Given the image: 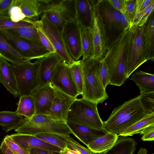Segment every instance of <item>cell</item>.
<instances>
[{
  "instance_id": "cell-52",
  "label": "cell",
  "mask_w": 154,
  "mask_h": 154,
  "mask_svg": "<svg viewBox=\"0 0 154 154\" xmlns=\"http://www.w3.org/2000/svg\"><path fill=\"white\" fill-rule=\"evenodd\" d=\"M0 154H4L3 152L2 151L0 148Z\"/></svg>"
},
{
  "instance_id": "cell-54",
  "label": "cell",
  "mask_w": 154,
  "mask_h": 154,
  "mask_svg": "<svg viewBox=\"0 0 154 154\" xmlns=\"http://www.w3.org/2000/svg\"><path fill=\"white\" fill-rule=\"evenodd\" d=\"M77 152V153H78V154H81L80 153H79V152Z\"/></svg>"
},
{
  "instance_id": "cell-47",
  "label": "cell",
  "mask_w": 154,
  "mask_h": 154,
  "mask_svg": "<svg viewBox=\"0 0 154 154\" xmlns=\"http://www.w3.org/2000/svg\"><path fill=\"white\" fill-rule=\"evenodd\" d=\"M120 22L121 26H122L123 30L131 27L130 25L127 20L125 14L123 13H120Z\"/></svg>"
},
{
  "instance_id": "cell-2",
  "label": "cell",
  "mask_w": 154,
  "mask_h": 154,
  "mask_svg": "<svg viewBox=\"0 0 154 154\" xmlns=\"http://www.w3.org/2000/svg\"><path fill=\"white\" fill-rule=\"evenodd\" d=\"M148 115L141 104L139 95L115 108L107 120L103 122V128L109 133L118 135Z\"/></svg>"
},
{
  "instance_id": "cell-17",
  "label": "cell",
  "mask_w": 154,
  "mask_h": 154,
  "mask_svg": "<svg viewBox=\"0 0 154 154\" xmlns=\"http://www.w3.org/2000/svg\"><path fill=\"white\" fill-rule=\"evenodd\" d=\"M38 60L39 61V85L50 82L53 71L57 64L63 60L56 53H51Z\"/></svg>"
},
{
  "instance_id": "cell-33",
  "label": "cell",
  "mask_w": 154,
  "mask_h": 154,
  "mask_svg": "<svg viewBox=\"0 0 154 154\" xmlns=\"http://www.w3.org/2000/svg\"><path fill=\"white\" fill-rule=\"evenodd\" d=\"M72 77L80 95L83 91V79L81 60L75 61L69 65Z\"/></svg>"
},
{
  "instance_id": "cell-32",
  "label": "cell",
  "mask_w": 154,
  "mask_h": 154,
  "mask_svg": "<svg viewBox=\"0 0 154 154\" xmlns=\"http://www.w3.org/2000/svg\"><path fill=\"white\" fill-rule=\"evenodd\" d=\"M147 47L149 60L153 61L154 58V17L153 12L147 20L146 26Z\"/></svg>"
},
{
  "instance_id": "cell-45",
  "label": "cell",
  "mask_w": 154,
  "mask_h": 154,
  "mask_svg": "<svg viewBox=\"0 0 154 154\" xmlns=\"http://www.w3.org/2000/svg\"><path fill=\"white\" fill-rule=\"evenodd\" d=\"M14 0H0V17L9 15L8 12Z\"/></svg>"
},
{
  "instance_id": "cell-15",
  "label": "cell",
  "mask_w": 154,
  "mask_h": 154,
  "mask_svg": "<svg viewBox=\"0 0 154 154\" xmlns=\"http://www.w3.org/2000/svg\"><path fill=\"white\" fill-rule=\"evenodd\" d=\"M53 87L54 91V98L49 114L47 116L53 120L66 123L69 109L77 98L71 97Z\"/></svg>"
},
{
  "instance_id": "cell-3",
  "label": "cell",
  "mask_w": 154,
  "mask_h": 154,
  "mask_svg": "<svg viewBox=\"0 0 154 154\" xmlns=\"http://www.w3.org/2000/svg\"><path fill=\"white\" fill-rule=\"evenodd\" d=\"M130 27L127 55L126 75L128 79L139 66L149 60L146 26Z\"/></svg>"
},
{
  "instance_id": "cell-28",
  "label": "cell",
  "mask_w": 154,
  "mask_h": 154,
  "mask_svg": "<svg viewBox=\"0 0 154 154\" xmlns=\"http://www.w3.org/2000/svg\"><path fill=\"white\" fill-rule=\"evenodd\" d=\"M80 26L82 60L92 57L93 42L91 28Z\"/></svg>"
},
{
  "instance_id": "cell-18",
  "label": "cell",
  "mask_w": 154,
  "mask_h": 154,
  "mask_svg": "<svg viewBox=\"0 0 154 154\" xmlns=\"http://www.w3.org/2000/svg\"><path fill=\"white\" fill-rule=\"evenodd\" d=\"M72 131V134L86 146L92 141L108 133L104 129L98 130L86 126L66 123Z\"/></svg>"
},
{
  "instance_id": "cell-29",
  "label": "cell",
  "mask_w": 154,
  "mask_h": 154,
  "mask_svg": "<svg viewBox=\"0 0 154 154\" xmlns=\"http://www.w3.org/2000/svg\"><path fill=\"white\" fill-rule=\"evenodd\" d=\"M18 115L30 119L35 114V109L34 101L30 95L20 97L17 107L15 111Z\"/></svg>"
},
{
  "instance_id": "cell-21",
  "label": "cell",
  "mask_w": 154,
  "mask_h": 154,
  "mask_svg": "<svg viewBox=\"0 0 154 154\" xmlns=\"http://www.w3.org/2000/svg\"><path fill=\"white\" fill-rule=\"evenodd\" d=\"M137 143L128 136H118L114 144L108 150L100 154H133L136 150Z\"/></svg>"
},
{
  "instance_id": "cell-50",
  "label": "cell",
  "mask_w": 154,
  "mask_h": 154,
  "mask_svg": "<svg viewBox=\"0 0 154 154\" xmlns=\"http://www.w3.org/2000/svg\"><path fill=\"white\" fill-rule=\"evenodd\" d=\"M59 153L60 154H78L76 151L69 148L67 145L60 150Z\"/></svg>"
},
{
  "instance_id": "cell-49",
  "label": "cell",
  "mask_w": 154,
  "mask_h": 154,
  "mask_svg": "<svg viewBox=\"0 0 154 154\" xmlns=\"http://www.w3.org/2000/svg\"><path fill=\"white\" fill-rule=\"evenodd\" d=\"M0 148L4 154H14L3 140L1 143Z\"/></svg>"
},
{
  "instance_id": "cell-55",
  "label": "cell",
  "mask_w": 154,
  "mask_h": 154,
  "mask_svg": "<svg viewBox=\"0 0 154 154\" xmlns=\"http://www.w3.org/2000/svg\"><path fill=\"white\" fill-rule=\"evenodd\" d=\"M154 154V153H152V154Z\"/></svg>"
},
{
  "instance_id": "cell-19",
  "label": "cell",
  "mask_w": 154,
  "mask_h": 154,
  "mask_svg": "<svg viewBox=\"0 0 154 154\" xmlns=\"http://www.w3.org/2000/svg\"><path fill=\"white\" fill-rule=\"evenodd\" d=\"M0 83L15 98L19 96L12 64L1 57H0Z\"/></svg>"
},
{
  "instance_id": "cell-12",
  "label": "cell",
  "mask_w": 154,
  "mask_h": 154,
  "mask_svg": "<svg viewBox=\"0 0 154 154\" xmlns=\"http://www.w3.org/2000/svg\"><path fill=\"white\" fill-rule=\"evenodd\" d=\"M36 26L39 28L49 39L56 53L63 60L70 65L75 61L69 56L66 47L61 33L58 29L42 14L39 20L36 21Z\"/></svg>"
},
{
  "instance_id": "cell-13",
  "label": "cell",
  "mask_w": 154,
  "mask_h": 154,
  "mask_svg": "<svg viewBox=\"0 0 154 154\" xmlns=\"http://www.w3.org/2000/svg\"><path fill=\"white\" fill-rule=\"evenodd\" d=\"M62 35L67 50L71 58L75 61L79 60L82 57L80 26L75 20L65 23Z\"/></svg>"
},
{
  "instance_id": "cell-39",
  "label": "cell",
  "mask_w": 154,
  "mask_h": 154,
  "mask_svg": "<svg viewBox=\"0 0 154 154\" xmlns=\"http://www.w3.org/2000/svg\"><path fill=\"white\" fill-rule=\"evenodd\" d=\"M154 9V2H153L139 15L137 20L132 26L135 25L140 26L146 23L151 15L153 12Z\"/></svg>"
},
{
  "instance_id": "cell-16",
  "label": "cell",
  "mask_w": 154,
  "mask_h": 154,
  "mask_svg": "<svg viewBox=\"0 0 154 154\" xmlns=\"http://www.w3.org/2000/svg\"><path fill=\"white\" fill-rule=\"evenodd\" d=\"M10 136L16 143L29 152L33 148H38L58 153L62 149L34 136L18 133L11 134Z\"/></svg>"
},
{
  "instance_id": "cell-5",
  "label": "cell",
  "mask_w": 154,
  "mask_h": 154,
  "mask_svg": "<svg viewBox=\"0 0 154 154\" xmlns=\"http://www.w3.org/2000/svg\"><path fill=\"white\" fill-rule=\"evenodd\" d=\"M101 60L90 58L81 60L84 85L82 98L97 105L109 97L98 73V66Z\"/></svg>"
},
{
  "instance_id": "cell-1",
  "label": "cell",
  "mask_w": 154,
  "mask_h": 154,
  "mask_svg": "<svg viewBox=\"0 0 154 154\" xmlns=\"http://www.w3.org/2000/svg\"><path fill=\"white\" fill-rule=\"evenodd\" d=\"M130 27L123 30L109 46L103 58L109 69L110 85L120 86L127 79V55Z\"/></svg>"
},
{
  "instance_id": "cell-37",
  "label": "cell",
  "mask_w": 154,
  "mask_h": 154,
  "mask_svg": "<svg viewBox=\"0 0 154 154\" xmlns=\"http://www.w3.org/2000/svg\"><path fill=\"white\" fill-rule=\"evenodd\" d=\"M136 0H125L124 14L130 25L132 26L134 23L135 14Z\"/></svg>"
},
{
  "instance_id": "cell-26",
  "label": "cell",
  "mask_w": 154,
  "mask_h": 154,
  "mask_svg": "<svg viewBox=\"0 0 154 154\" xmlns=\"http://www.w3.org/2000/svg\"><path fill=\"white\" fill-rule=\"evenodd\" d=\"M24 118L15 112L0 111V126L5 128L6 132L15 130L20 124Z\"/></svg>"
},
{
  "instance_id": "cell-46",
  "label": "cell",
  "mask_w": 154,
  "mask_h": 154,
  "mask_svg": "<svg viewBox=\"0 0 154 154\" xmlns=\"http://www.w3.org/2000/svg\"><path fill=\"white\" fill-rule=\"evenodd\" d=\"M107 1L114 9L121 13L124 14L125 0H109Z\"/></svg>"
},
{
  "instance_id": "cell-20",
  "label": "cell",
  "mask_w": 154,
  "mask_h": 154,
  "mask_svg": "<svg viewBox=\"0 0 154 154\" xmlns=\"http://www.w3.org/2000/svg\"><path fill=\"white\" fill-rule=\"evenodd\" d=\"M75 20L82 27L91 28L92 20V1L75 0Z\"/></svg>"
},
{
  "instance_id": "cell-30",
  "label": "cell",
  "mask_w": 154,
  "mask_h": 154,
  "mask_svg": "<svg viewBox=\"0 0 154 154\" xmlns=\"http://www.w3.org/2000/svg\"><path fill=\"white\" fill-rule=\"evenodd\" d=\"M154 124V113L148 114L126 129L118 136H129L140 133L145 128Z\"/></svg>"
},
{
  "instance_id": "cell-25",
  "label": "cell",
  "mask_w": 154,
  "mask_h": 154,
  "mask_svg": "<svg viewBox=\"0 0 154 154\" xmlns=\"http://www.w3.org/2000/svg\"><path fill=\"white\" fill-rule=\"evenodd\" d=\"M12 5L19 7L26 18L34 19L42 15L39 0H14Z\"/></svg>"
},
{
  "instance_id": "cell-36",
  "label": "cell",
  "mask_w": 154,
  "mask_h": 154,
  "mask_svg": "<svg viewBox=\"0 0 154 154\" xmlns=\"http://www.w3.org/2000/svg\"><path fill=\"white\" fill-rule=\"evenodd\" d=\"M98 72L103 86L106 89L107 86L109 84V71L104 58L100 61L98 66Z\"/></svg>"
},
{
  "instance_id": "cell-31",
  "label": "cell",
  "mask_w": 154,
  "mask_h": 154,
  "mask_svg": "<svg viewBox=\"0 0 154 154\" xmlns=\"http://www.w3.org/2000/svg\"><path fill=\"white\" fill-rule=\"evenodd\" d=\"M36 20L26 18L19 22H16L13 21L9 15L1 16L0 17V30L35 26Z\"/></svg>"
},
{
  "instance_id": "cell-51",
  "label": "cell",
  "mask_w": 154,
  "mask_h": 154,
  "mask_svg": "<svg viewBox=\"0 0 154 154\" xmlns=\"http://www.w3.org/2000/svg\"><path fill=\"white\" fill-rule=\"evenodd\" d=\"M147 152L146 149L141 148L139 149L137 154H147Z\"/></svg>"
},
{
  "instance_id": "cell-40",
  "label": "cell",
  "mask_w": 154,
  "mask_h": 154,
  "mask_svg": "<svg viewBox=\"0 0 154 154\" xmlns=\"http://www.w3.org/2000/svg\"><path fill=\"white\" fill-rule=\"evenodd\" d=\"M3 140L12 151L18 154H30L29 152L25 150L16 143L10 135L5 136Z\"/></svg>"
},
{
  "instance_id": "cell-38",
  "label": "cell",
  "mask_w": 154,
  "mask_h": 154,
  "mask_svg": "<svg viewBox=\"0 0 154 154\" xmlns=\"http://www.w3.org/2000/svg\"><path fill=\"white\" fill-rule=\"evenodd\" d=\"M68 146L70 149L77 152L81 154H96L88 147H85L70 137L66 139Z\"/></svg>"
},
{
  "instance_id": "cell-11",
  "label": "cell",
  "mask_w": 154,
  "mask_h": 154,
  "mask_svg": "<svg viewBox=\"0 0 154 154\" xmlns=\"http://www.w3.org/2000/svg\"><path fill=\"white\" fill-rule=\"evenodd\" d=\"M50 83L60 91L75 98L80 94L73 79L69 65L62 60L52 72Z\"/></svg>"
},
{
  "instance_id": "cell-9",
  "label": "cell",
  "mask_w": 154,
  "mask_h": 154,
  "mask_svg": "<svg viewBox=\"0 0 154 154\" xmlns=\"http://www.w3.org/2000/svg\"><path fill=\"white\" fill-rule=\"evenodd\" d=\"M16 78L20 97L30 95L31 91L39 85V61L30 60L12 64Z\"/></svg>"
},
{
  "instance_id": "cell-8",
  "label": "cell",
  "mask_w": 154,
  "mask_h": 154,
  "mask_svg": "<svg viewBox=\"0 0 154 154\" xmlns=\"http://www.w3.org/2000/svg\"><path fill=\"white\" fill-rule=\"evenodd\" d=\"M102 1H92V20L91 27L93 42V53L90 58L101 60L108 48V38L103 18L100 13V4Z\"/></svg>"
},
{
  "instance_id": "cell-42",
  "label": "cell",
  "mask_w": 154,
  "mask_h": 154,
  "mask_svg": "<svg viewBox=\"0 0 154 154\" xmlns=\"http://www.w3.org/2000/svg\"><path fill=\"white\" fill-rule=\"evenodd\" d=\"M37 28L38 36L41 45L51 53H56L55 49L47 37L39 28L37 27Z\"/></svg>"
},
{
  "instance_id": "cell-4",
  "label": "cell",
  "mask_w": 154,
  "mask_h": 154,
  "mask_svg": "<svg viewBox=\"0 0 154 154\" xmlns=\"http://www.w3.org/2000/svg\"><path fill=\"white\" fill-rule=\"evenodd\" d=\"M15 131L17 133L32 136L41 133L56 134L65 139L72 134L66 123L53 120L43 114L35 115L30 119L24 118Z\"/></svg>"
},
{
  "instance_id": "cell-48",
  "label": "cell",
  "mask_w": 154,
  "mask_h": 154,
  "mask_svg": "<svg viewBox=\"0 0 154 154\" xmlns=\"http://www.w3.org/2000/svg\"><path fill=\"white\" fill-rule=\"evenodd\" d=\"M29 152L30 154H56L54 152L38 148L32 149Z\"/></svg>"
},
{
  "instance_id": "cell-24",
  "label": "cell",
  "mask_w": 154,
  "mask_h": 154,
  "mask_svg": "<svg viewBox=\"0 0 154 154\" xmlns=\"http://www.w3.org/2000/svg\"><path fill=\"white\" fill-rule=\"evenodd\" d=\"M138 87L140 93L154 92V74L138 71L133 74L131 78Z\"/></svg>"
},
{
  "instance_id": "cell-44",
  "label": "cell",
  "mask_w": 154,
  "mask_h": 154,
  "mask_svg": "<svg viewBox=\"0 0 154 154\" xmlns=\"http://www.w3.org/2000/svg\"><path fill=\"white\" fill-rule=\"evenodd\" d=\"M141 139L143 141H152L154 140V124L144 128L140 133Z\"/></svg>"
},
{
  "instance_id": "cell-10",
  "label": "cell",
  "mask_w": 154,
  "mask_h": 154,
  "mask_svg": "<svg viewBox=\"0 0 154 154\" xmlns=\"http://www.w3.org/2000/svg\"><path fill=\"white\" fill-rule=\"evenodd\" d=\"M0 34L28 60L38 59L51 54L41 44L20 38L2 30Z\"/></svg>"
},
{
  "instance_id": "cell-6",
  "label": "cell",
  "mask_w": 154,
  "mask_h": 154,
  "mask_svg": "<svg viewBox=\"0 0 154 154\" xmlns=\"http://www.w3.org/2000/svg\"><path fill=\"white\" fill-rule=\"evenodd\" d=\"M42 15L62 34L65 23L75 20V0H39Z\"/></svg>"
},
{
  "instance_id": "cell-7",
  "label": "cell",
  "mask_w": 154,
  "mask_h": 154,
  "mask_svg": "<svg viewBox=\"0 0 154 154\" xmlns=\"http://www.w3.org/2000/svg\"><path fill=\"white\" fill-rule=\"evenodd\" d=\"M97 104L83 98L76 99L68 111L67 122L102 130L103 122Z\"/></svg>"
},
{
  "instance_id": "cell-43",
  "label": "cell",
  "mask_w": 154,
  "mask_h": 154,
  "mask_svg": "<svg viewBox=\"0 0 154 154\" xmlns=\"http://www.w3.org/2000/svg\"><path fill=\"white\" fill-rule=\"evenodd\" d=\"M153 2L154 0H136L134 23L139 15Z\"/></svg>"
},
{
  "instance_id": "cell-53",
  "label": "cell",
  "mask_w": 154,
  "mask_h": 154,
  "mask_svg": "<svg viewBox=\"0 0 154 154\" xmlns=\"http://www.w3.org/2000/svg\"><path fill=\"white\" fill-rule=\"evenodd\" d=\"M12 151V152H13L14 154H18L16 152H15L14 151Z\"/></svg>"
},
{
  "instance_id": "cell-34",
  "label": "cell",
  "mask_w": 154,
  "mask_h": 154,
  "mask_svg": "<svg viewBox=\"0 0 154 154\" xmlns=\"http://www.w3.org/2000/svg\"><path fill=\"white\" fill-rule=\"evenodd\" d=\"M34 136L46 143L57 146L62 149L67 145L65 139L56 134L41 133L35 134Z\"/></svg>"
},
{
  "instance_id": "cell-23",
  "label": "cell",
  "mask_w": 154,
  "mask_h": 154,
  "mask_svg": "<svg viewBox=\"0 0 154 154\" xmlns=\"http://www.w3.org/2000/svg\"><path fill=\"white\" fill-rule=\"evenodd\" d=\"M118 138V135L109 133L91 142L87 146L94 153L100 154L112 147Z\"/></svg>"
},
{
  "instance_id": "cell-14",
  "label": "cell",
  "mask_w": 154,
  "mask_h": 154,
  "mask_svg": "<svg viewBox=\"0 0 154 154\" xmlns=\"http://www.w3.org/2000/svg\"><path fill=\"white\" fill-rule=\"evenodd\" d=\"M30 95L35 104V115H48L54 98V91L51 83L38 86Z\"/></svg>"
},
{
  "instance_id": "cell-41",
  "label": "cell",
  "mask_w": 154,
  "mask_h": 154,
  "mask_svg": "<svg viewBox=\"0 0 154 154\" xmlns=\"http://www.w3.org/2000/svg\"><path fill=\"white\" fill-rule=\"evenodd\" d=\"M8 14L10 19L14 22H19L26 18L21 9L16 6L12 5Z\"/></svg>"
},
{
  "instance_id": "cell-22",
  "label": "cell",
  "mask_w": 154,
  "mask_h": 154,
  "mask_svg": "<svg viewBox=\"0 0 154 154\" xmlns=\"http://www.w3.org/2000/svg\"><path fill=\"white\" fill-rule=\"evenodd\" d=\"M0 57L12 64L28 61L0 34Z\"/></svg>"
},
{
  "instance_id": "cell-27",
  "label": "cell",
  "mask_w": 154,
  "mask_h": 154,
  "mask_svg": "<svg viewBox=\"0 0 154 154\" xmlns=\"http://www.w3.org/2000/svg\"><path fill=\"white\" fill-rule=\"evenodd\" d=\"M2 30L20 38L41 44L38 36L36 26Z\"/></svg>"
},
{
  "instance_id": "cell-35",
  "label": "cell",
  "mask_w": 154,
  "mask_h": 154,
  "mask_svg": "<svg viewBox=\"0 0 154 154\" xmlns=\"http://www.w3.org/2000/svg\"><path fill=\"white\" fill-rule=\"evenodd\" d=\"M139 95L141 104L147 114L154 113V92L140 93Z\"/></svg>"
}]
</instances>
